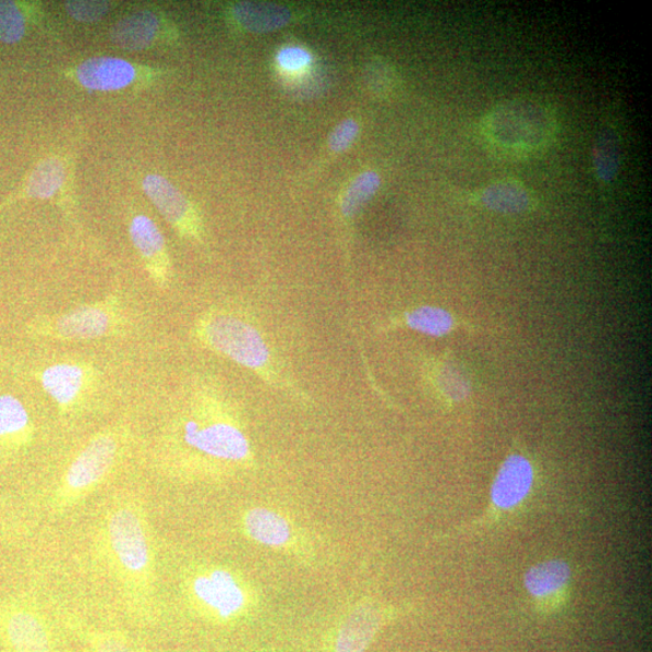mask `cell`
<instances>
[{
  "instance_id": "cell-11",
  "label": "cell",
  "mask_w": 652,
  "mask_h": 652,
  "mask_svg": "<svg viewBox=\"0 0 652 652\" xmlns=\"http://www.w3.org/2000/svg\"><path fill=\"white\" fill-rule=\"evenodd\" d=\"M112 302L81 306L43 324V334L64 341L94 340L108 335L114 324Z\"/></svg>"
},
{
  "instance_id": "cell-31",
  "label": "cell",
  "mask_w": 652,
  "mask_h": 652,
  "mask_svg": "<svg viewBox=\"0 0 652 652\" xmlns=\"http://www.w3.org/2000/svg\"><path fill=\"white\" fill-rule=\"evenodd\" d=\"M374 86L382 95L391 94L397 88V74L386 62H376L374 67Z\"/></svg>"
},
{
  "instance_id": "cell-15",
  "label": "cell",
  "mask_w": 652,
  "mask_h": 652,
  "mask_svg": "<svg viewBox=\"0 0 652 652\" xmlns=\"http://www.w3.org/2000/svg\"><path fill=\"white\" fill-rule=\"evenodd\" d=\"M165 32L162 19L152 10H141L120 19L110 29L118 48L131 51L149 49Z\"/></svg>"
},
{
  "instance_id": "cell-8",
  "label": "cell",
  "mask_w": 652,
  "mask_h": 652,
  "mask_svg": "<svg viewBox=\"0 0 652 652\" xmlns=\"http://www.w3.org/2000/svg\"><path fill=\"white\" fill-rule=\"evenodd\" d=\"M572 579L575 572L567 560L548 558L527 569L523 588L539 613L554 614L567 604Z\"/></svg>"
},
{
  "instance_id": "cell-16",
  "label": "cell",
  "mask_w": 652,
  "mask_h": 652,
  "mask_svg": "<svg viewBox=\"0 0 652 652\" xmlns=\"http://www.w3.org/2000/svg\"><path fill=\"white\" fill-rule=\"evenodd\" d=\"M67 178H69V165L63 157H47L36 165L24 186L0 205V210L20 200H51L61 193Z\"/></svg>"
},
{
  "instance_id": "cell-20",
  "label": "cell",
  "mask_w": 652,
  "mask_h": 652,
  "mask_svg": "<svg viewBox=\"0 0 652 652\" xmlns=\"http://www.w3.org/2000/svg\"><path fill=\"white\" fill-rule=\"evenodd\" d=\"M85 373L74 364H56L44 371L41 385L45 391L64 410L75 401L84 387Z\"/></svg>"
},
{
  "instance_id": "cell-5",
  "label": "cell",
  "mask_w": 652,
  "mask_h": 652,
  "mask_svg": "<svg viewBox=\"0 0 652 652\" xmlns=\"http://www.w3.org/2000/svg\"><path fill=\"white\" fill-rule=\"evenodd\" d=\"M189 594L200 613L212 621L230 624L250 613L253 595L229 569H201L190 579Z\"/></svg>"
},
{
  "instance_id": "cell-14",
  "label": "cell",
  "mask_w": 652,
  "mask_h": 652,
  "mask_svg": "<svg viewBox=\"0 0 652 652\" xmlns=\"http://www.w3.org/2000/svg\"><path fill=\"white\" fill-rule=\"evenodd\" d=\"M130 236L153 282L160 288L167 287L170 283L171 261L160 229L149 217L141 215L131 220Z\"/></svg>"
},
{
  "instance_id": "cell-19",
  "label": "cell",
  "mask_w": 652,
  "mask_h": 652,
  "mask_svg": "<svg viewBox=\"0 0 652 652\" xmlns=\"http://www.w3.org/2000/svg\"><path fill=\"white\" fill-rule=\"evenodd\" d=\"M232 16L245 31L268 33L286 27L292 20L283 5L263 2H241L232 7Z\"/></svg>"
},
{
  "instance_id": "cell-4",
  "label": "cell",
  "mask_w": 652,
  "mask_h": 652,
  "mask_svg": "<svg viewBox=\"0 0 652 652\" xmlns=\"http://www.w3.org/2000/svg\"><path fill=\"white\" fill-rule=\"evenodd\" d=\"M536 483L538 471L532 458L523 452L509 454L493 479L485 512L458 527L451 536L474 535L520 515L532 502Z\"/></svg>"
},
{
  "instance_id": "cell-1",
  "label": "cell",
  "mask_w": 652,
  "mask_h": 652,
  "mask_svg": "<svg viewBox=\"0 0 652 652\" xmlns=\"http://www.w3.org/2000/svg\"><path fill=\"white\" fill-rule=\"evenodd\" d=\"M196 336L213 352L253 371L280 390L300 398V390L283 376L264 335L251 322L231 313H209L196 325Z\"/></svg>"
},
{
  "instance_id": "cell-12",
  "label": "cell",
  "mask_w": 652,
  "mask_h": 652,
  "mask_svg": "<svg viewBox=\"0 0 652 652\" xmlns=\"http://www.w3.org/2000/svg\"><path fill=\"white\" fill-rule=\"evenodd\" d=\"M391 615L376 601L359 602L337 627L331 652H366Z\"/></svg>"
},
{
  "instance_id": "cell-7",
  "label": "cell",
  "mask_w": 652,
  "mask_h": 652,
  "mask_svg": "<svg viewBox=\"0 0 652 652\" xmlns=\"http://www.w3.org/2000/svg\"><path fill=\"white\" fill-rule=\"evenodd\" d=\"M119 442L114 434H99L76 456L67 470L58 497L60 508L71 507L93 492L117 462Z\"/></svg>"
},
{
  "instance_id": "cell-21",
  "label": "cell",
  "mask_w": 652,
  "mask_h": 652,
  "mask_svg": "<svg viewBox=\"0 0 652 652\" xmlns=\"http://www.w3.org/2000/svg\"><path fill=\"white\" fill-rule=\"evenodd\" d=\"M621 142L611 126L602 129L592 148V165L595 177L604 185L616 181L621 168Z\"/></svg>"
},
{
  "instance_id": "cell-24",
  "label": "cell",
  "mask_w": 652,
  "mask_h": 652,
  "mask_svg": "<svg viewBox=\"0 0 652 652\" xmlns=\"http://www.w3.org/2000/svg\"><path fill=\"white\" fill-rule=\"evenodd\" d=\"M25 7L13 0H0V43H20L27 33Z\"/></svg>"
},
{
  "instance_id": "cell-30",
  "label": "cell",
  "mask_w": 652,
  "mask_h": 652,
  "mask_svg": "<svg viewBox=\"0 0 652 652\" xmlns=\"http://www.w3.org/2000/svg\"><path fill=\"white\" fill-rule=\"evenodd\" d=\"M359 134L358 122L348 119L340 123L329 138V146L334 153H343L354 143Z\"/></svg>"
},
{
  "instance_id": "cell-9",
  "label": "cell",
  "mask_w": 652,
  "mask_h": 652,
  "mask_svg": "<svg viewBox=\"0 0 652 652\" xmlns=\"http://www.w3.org/2000/svg\"><path fill=\"white\" fill-rule=\"evenodd\" d=\"M143 190L161 216L183 239L204 242L205 229L198 210L171 182L159 174L143 179Z\"/></svg>"
},
{
  "instance_id": "cell-6",
  "label": "cell",
  "mask_w": 652,
  "mask_h": 652,
  "mask_svg": "<svg viewBox=\"0 0 652 652\" xmlns=\"http://www.w3.org/2000/svg\"><path fill=\"white\" fill-rule=\"evenodd\" d=\"M183 443L194 451L224 463H250L249 437L229 414L194 418L183 426Z\"/></svg>"
},
{
  "instance_id": "cell-28",
  "label": "cell",
  "mask_w": 652,
  "mask_h": 652,
  "mask_svg": "<svg viewBox=\"0 0 652 652\" xmlns=\"http://www.w3.org/2000/svg\"><path fill=\"white\" fill-rule=\"evenodd\" d=\"M313 56L301 47H286L277 55V65L280 73L287 77L298 79L311 71Z\"/></svg>"
},
{
  "instance_id": "cell-29",
  "label": "cell",
  "mask_w": 652,
  "mask_h": 652,
  "mask_svg": "<svg viewBox=\"0 0 652 652\" xmlns=\"http://www.w3.org/2000/svg\"><path fill=\"white\" fill-rule=\"evenodd\" d=\"M110 2H86V0H73V2H65L64 9L67 13L76 21L81 22H96L102 20L111 10Z\"/></svg>"
},
{
  "instance_id": "cell-23",
  "label": "cell",
  "mask_w": 652,
  "mask_h": 652,
  "mask_svg": "<svg viewBox=\"0 0 652 652\" xmlns=\"http://www.w3.org/2000/svg\"><path fill=\"white\" fill-rule=\"evenodd\" d=\"M381 186V177L374 171L359 174L347 188L341 200V213L346 219L354 218L373 198Z\"/></svg>"
},
{
  "instance_id": "cell-27",
  "label": "cell",
  "mask_w": 652,
  "mask_h": 652,
  "mask_svg": "<svg viewBox=\"0 0 652 652\" xmlns=\"http://www.w3.org/2000/svg\"><path fill=\"white\" fill-rule=\"evenodd\" d=\"M434 385L440 395L449 401H460L469 390L466 379L455 366L443 364L434 370Z\"/></svg>"
},
{
  "instance_id": "cell-22",
  "label": "cell",
  "mask_w": 652,
  "mask_h": 652,
  "mask_svg": "<svg viewBox=\"0 0 652 652\" xmlns=\"http://www.w3.org/2000/svg\"><path fill=\"white\" fill-rule=\"evenodd\" d=\"M391 326H405L426 336L443 337L456 329L457 322L451 313L436 306H421L405 312Z\"/></svg>"
},
{
  "instance_id": "cell-17",
  "label": "cell",
  "mask_w": 652,
  "mask_h": 652,
  "mask_svg": "<svg viewBox=\"0 0 652 652\" xmlns=\"http://www.w3.org/2000/svg\"><path fill=\"white\" fill-rule=\"evenodd\" d=\"M478 201L486 209L499 215H523L534 206L531 190L516 179H502L481 190Z\"/></svg>"
},
{
  "instance_id": "cell-25",
  "label": "cell",
  "mask_w": 652,
  "mask_h": 652,
  "mask_svg": "<svg viewBox=\"0 0 652 652\" xmlns=\"http://www.w3.org/2000/svg\"><path fill=\"white\" fill-rule=\"evenodd\" d=\"M70 626L94 652H138L130 640L117 632L100 631L73 621Z\"/></svg>"
},
{
  "instance_id": "cell-2",
  "label": "cell",
  "mask_w": 652,
  "mask_h": 652,
  "mask_svg": "<svg viewBox=\"0 0 652 652\" xmlns=\"http://www.w3.org/2000/svg\"><path fill=\"white\" fill-rule=\"evenodd\" d=\"M558 130L553 109L532 98H516L494 107L482 121L483 137L514 156H530L553 143Z\"/></svg>"
},
{
  "instance_id": "cell-3",
  "label": "cell",
  "mask_w": 652,
  "mask_h": 652,
  "mask_svg": "<svg viewBox=\"0 0 652 652\" xmlns=\"http://www.w3.org/2000/svg\"><path fill=\"white\" fill-rule=\"evenodd\" d=\"M105 539L117 576L133 594L149 595L154 558L150 535L138 505L121 502L106 521Z\"/></svg>"
},
{
  "instance_id": "cell-18",
  "label": "cell",
  "mask_w": 652,
  "mask_h": 652,
  "mask_svg": "<svg viewBox=\"0 0 652 652\" xmlns=\"http://www.w3.org/2000/svg\"><path fill=\"white\" fill-rule=\"evenodd\" d=\"M244 531L252 541L275 548L288 547L294 541V530L277 511L254 508L244 515Z\"/></svg>"
},
{
  "instance_id": "cell-10",
  "label": "cell",
  "mask_w": 652,
  "mask_h": 652,
  "mask_svg": "<svg viewBox=\"0 0 652 652\" xmlns=\"http://www.w3.org/2000/svg\"><path fill=\"white\" fill-rule=\"evenodd\" d=\"M73 77L89 92H121L134 84L149 82L154 72L148 67L118 58H92L76 65Z\"/></svg>"
},
{
  "instance_id": "cell-26",
  "label": "cell",
  "mask_w": 652,
  "mask_h": 652,
  "mask_svg": "<svg viewBox=\"0 0 652 652\" xmlns=\"http://www.w3.org/2000/svg\"><path fill=\"white\" fill-rule=\"evenodd\" d=\"M29 423L27 410L14 397H0V438L24 432Z\"/></svg>"
},
{
  "instance_id": "cell-13",
  "label": "cell",
  "mask_w": 652,
  "mask_h": 652,
  "mask_svg": "<svg viewBox=\"0 0 652 652\" xmlns=\"http://www.w3.org/2000/svg\"><path fill=\"white\" fill-rule=\"evenodd\" d=\"M0 631L9 652H55L47 625L27 608H9L0 613Z\"/></svg>"
}]
</instances>
